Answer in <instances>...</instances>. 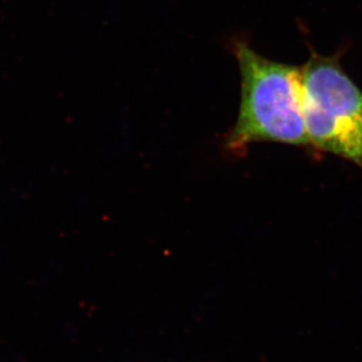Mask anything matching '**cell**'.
Segmentation results:
<instances>
[{"instance_id": "1", "label": "cell", "mask_w": 362, "mask_h": 362, "mask_svg": "<svg viewBox=\"0 0 362 362\" xmlns=\"http://www.w3.org/2000/svg\"><path fill=\"white\" fill-rule=\"evenodd\" d=\"M242 99L226 147L243 151L256 142L311 146L305 122L301 69L271 62L245 44L236 46Z\"/></svg>"}, {"instance_id": "2", "label": "cell", "mask_w": 362, "mask_h": 362, "mask_svg": "<svg viewBox=\"0 0 362 362\" xmlns=\"http://www.w3.org/2000/svg\"><path fill=\"white\" fill-rule=\"evenodd\" d=\"M305 122L312 147L362 171V90L335 58L313 57L301 67Z\"/></svg>"}]
</instances>
